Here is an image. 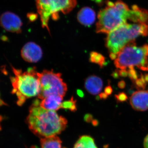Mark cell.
Here are the masks:
<instances>
[{"label": "cell", "instance_id": "5", "mask_svg": "<svg viewBox=\"0 0 148 148\" xmlns=\"http://www.w3.org/2000/svg\"><path fill=\"white\" fill-rule=\"evenodd\" d=\"M148 44L138 47L135 41L130 43L118 53L114 62L117 69H126L127 67L137 66L140 70L147 71Z\"/></svg>", "mask_w": 148, "mask_h": 148}, {"label": "cell", "instance_id": "18", "mask_svg": "<svg viewBox=\"0 0 148 148\" xmlns=\"http://www.w3.org/2000/svg\"><path fill=\"white\" fill-rule=\"evenodd\" d=\"M129 70H128V76L132 80L133 82H135V81L138 79V75L137 72L134 69V67L131 66L130 67Z\"/></svg>", "mask_w": 148, "mask_h": 148}, {"label": "cell", "instance_id": "10", "mask_svg": "<svg viewBox=\"0 0 148 148\" xmlns=\"http://www.w3.org/2000/svg\"><path fill=\"white\" fill-rule=\"evenodd\" d=\"M130 103L135 110L147 111L148 110V91L140 90L133 92L130 98Z\"/></svg>", "mask_w": 148, "mask_h": 148}, {"label": "cell", "instance_id": "16", "mask_svg": "<svg viewBox=\"0 0 148 148\" xmlns=\"http://www.w3.org/2000/svg\"><path fill=\"white\" fill-rule=\"evenodd\" d=\"M89 61L98 64L101 68H103L108 64L106 61V58L103 55L95 51L90 52Z\"/></svg>", "mask_w": 148, "mask_h": 148}, {"label": "cell", "instance_id": "25", "mask_svg": "<svg viewBox=\"0 0 148 148\" xmlns=\"http://www.w3.org/2000/svg\"><path fill=\"white\" fill-rule=\"evenodd\" d=\"M118 86L120 89H124L125 87V82L124 81L121 80L118 83Z\"/></svg>", "mask_w": 148, "mask_h": 148}, {"label": "cell", "instance_id": "28", "mask_svg": "<svg viewBox=\"0 0 148 148\" xmlns=\"http://www.w3.org/2000/svg\"><path fill=\"white\" fill-rule=\"evenodd\" d=\"M109 56H110V58L112 60H114V61L116 59L117 57V54L115 53H113V52H110Z\"/></svg>", "mask_w": 148, "mask_h": 148}, {"label": "cell", "instance_id": "26", "mask_svg": "<svg viewBox=\"0 0 148 148\" xmlns=\"http://www.w3.org/2000/svg\"><path fill=\"white\" fill-rule=\"evenodd\" d=\"M99 98L100 99H103V100H106V99L108 98V95L106 94L105 92H101L99 95Z\"/></svg>", "mask_w": 148, "mask_h": 148}, {"label": "cell", "instance_id": "30", "mask_svg": "<svg viewBox=\"0 0 148 148\" xmlns=\"http://www.w3.org/2000/svg\"><path fill=\"white\" fill-rule=\"evenodd\" d=\"M92 122V124L94 126H97V125H98V124H99V122H98V121L97 120H93Z\"/></svg>", "mask_w": 148, "mask_h": 148}, {"label": "cell", "instance_id": "15", "mask_svg": "<svg viewBox=\"0 0 148 148\" xmlns=\"http://www.w3.org/2000/svg\"><path fill=\"white\" fill-rule=\"evenodd\" d=\"M40 143L41 148H61V141L56 136L42 138Z\"/></svg>", "mask_w": 148, "mask_h": 148}, {"label": "cell", "instance_id": "2", "mask_svg": "<svg viewBox=\"0 0 148 148\" xmlns=\"http://www.w3.org/2000/svg\"><path fill=\"white\" fill-rule=\"evenodd\" d=\"M131 9L121 1H108L98 12L96 24L97 33L109 34L118 27L127 23L131 14Z\"/></svg>", "mask_w": 148, "mask_h": 148}, {"label": "cell", "instance_id": "3", "mask_svg": "<svg viewBox=\"0 0 148 148\" xmlns=\"http://www.w3.org/2000/svg\"><path fill=\"white\" fill-rule=\"evenodd\" d=\"M14 77H10L12 85V92L18 98V106L23 105L27 99L38 95L40 90V84L38 72L36 69L30 68L26 72L12 66Z\"/></svg>", "mask_w": 148, "mask_h": 148}, {"label": "cell", "instance_id": "9", "mask_svg": "<svg viewBox=\"0 0 148 148\" xmlns=\"http://www.w3.org/2000/svg\"><path fill=\"white\" fill-rule=\"evenodd\" d=\"M21 55L24 60L29 63H37L41 59L42 51L39 46L34 42L26 43L22 47Z\"/></svg>", "mask_w": 148, "mask_h": 148}, {"label": "cell", "instance_id": "4", "mask_svg": "<svg viewBox=\"0 0 148 148\" xmlns=\"http://www.w3.org/2000/svg\"><path fill=\"white\" fill-rule=\"evenodd\" d=\"M148 35L147 24L125 23L108 34L106 46L110 52L117 54L125 46L135 41L140 35L147 36Z\"/></svg>", "mask_w": 148, "mask_h": 148}, {"label": "cell", "instance_id": "12", "mask_svg": "<svg viewBox=\"0 0 148 148\" xmlns=\"http://www.w3.org/2000/svg\"><path fill=\"white\" fill-rule=\"evenodd\" d=\"M84 87L90 94L92 95H98L103 88V81L101 78L97 76H90L86 79Z\"/></svg>", "mask_w": 148, "mask_h": 148}, {"label": "cell", "instance_id": "6", "mask_svg": "<svg viewBox=\"0 0 148 148\" xmlns=\"http://www.w3.org/2000/svg\"><path fill=\"white\" fill-rule=\"evenodd\" d=\"M76 0H36L38 13L40 16L42 26L49 32L48 22L49 17L54 20L59 18V12L67 14L77 5Z\"/></svg>", "mask_w": 148, "mask_h": 148}, {"label": "cell", "instance_id": "32", "mask_svg": "<svg viewBox=\"0 0 148 148\" xmlns=\"http://www.w3.org/2000/svg\"><path fill=\"white\" fill-rule=\"evenodd\" d=\"M147 71H148V65L147 66Z\"/></svg>", "mask_w": 148, "mask_h": 148}, {"label": "cell", "instance_id": "20", "mask_svg": "<svg viewBox=\"0 0 148 148\" xmlns=\"http://www.w3.org/2000/svg\"><path fill=\"white\" fill-rule=\"evenodd\" d=\"M134 82L135 84V87L139 90L141 89L144 90L146 88V86H147V84L144 83L141 78L138 79L136 80Z\"/></svg>", "mask_w": 148, "mask_h": 148}, {"label": "cell", "instance_id": "22", "mask_svg": "<svg viewBox=\"0 0 148 148\" xmlns=\"http://www.w3.org/2000/svg\"><path fill=\"white\" fill-rule=\"evenodd\" d=\"M27 16H28L30 21H33L36 19L38 16L36 14L31 13L28 14H27Z\"/></svg>", "mask_w": 148, "mask_h": 148}, {"label": "cell", "instance_id": "7", "mask_svg": "<svg viewBox=\"0 0 148 148\" xmlns=\"http://www.w3.org/2000/svg\"><path fill=\"white\" fill-rule=\"evenodd\" d=\"M38 75L40 84L39 99L43 100L51 95L65 96L67 86L61 78V73H54L53 70H44L41 73L38 72Z\"/></svg>", "mask_w": 148, "mask_h": 148}, {"label": "cell", "instance_id": "14", "mask_svg": "<svg viewBox=\"0 0 148 148\" xmlns=\"http://www.w3.org/2000/svg\"><path fill=\"white\" fill-rule=\"evenodd\" d=\"M73 148H98L94 139L88 135L81 136L75 144Z\"/></svg>", "mask_w": 148, "mask_h": 148}, {"label": "cell", "instance_id": "24", "mask_svg": "<svg viewBox=\"0 0 148 148\" xmlns=\"http://www.w3.org/2000/svg\"><path fill=\"white\" fill-rule=\"evenodd\" d=\"M111 76L115 79H117L119 78V70H116L114 71L111 74Z\"/></svg>", "mask_w": 148, "mask_h": 148}, {"label": "cell", "instance_id": "11", "mask_svg": "<svg viewBox=\"0 0 148 148\" xmlns=\"http://www.w3.org/2000/svg\"><path fill=\"white\" fill-rule=\"evenodd\" d=\"M77 18L81 24L86 27H89L95 22L96 14L92 8L85 7L78 12Z\"/></svg>", "mask_w": 148, "mask_h": 148}, {"label": "cell", "instance_id": "8", "mask_svg": "<svg viewBox=\"0 0 148 148\" xmlns=\"http://www.w3.org/2000/svg\"><path fill=\"white\" fill-rule=\"evenodd\" d=\"M0 22L1 27L8 32L20 34L22 22L18 15L11 12H6L1 15Z\"/></svg>", "mask_w": 148, "mask_h": 148}, {"label": "cell", "instance_id": "29", "mask_svg": "<svg viewBox=\"0 0 148 148\" xmlns=\"http://www.w3.org/2000/svg\"><path fill=\"white\" fill-rule=\"evenodd\" d=\"M144 147L145 148H148V134L144 139Z\"/></svg>", "mask_w": 148, "mask_h": 148}, {"label": "cell", "instance_id": "21", "mask_svg": "<svg viewBox=\"0 0 148 148\" xmlns=\"http://www.w3.org/2000/svg\"><path fill=\"white\" fill-rule=\"evenodd\" d=\"M119 76L125 77L128 76V71L125 69H121L119 70Z\"/></svg>", "mask_w": 148, "mask_h": 148}, {"label": "cell", "instance_id": "19", "mask_svg": "<svg viewBox=\"0 0 148 148\" xmlns=\"http://www.w3.org/2000/svg\"><path fill=\"white\" fill-rule=\"evenodd\" d=\"M115 98L117 102L118 103H122L125 102L128 99L127 95L124 92H121L117 95H115Z\"/></svg>", "mask_w": 148, "mask_h": 148}, {"label": "cell", "instance_id": "17", "mask_svg": "<svg viewBox=\"0 0 148 148\" xmlns=\"http://www.w3.org/2000/svg\"><path fill=\"white\" fill-rule=\"evenodd\" d=\"M61 108L69 109L71 111L75 110L76 109V101H74L73 98L72 97L71 99L69 101H65L62 103Z\"/></svg>", "mask_w": 148, "mask_h": 148}, {"label": "cell", "instance_id": "23", "mask_svg": "<svg viewBox=\"0 0 148 148\" xmlns=\"http://www.w3.org/2000/svg\"><path fill=\"white\" fill-rule=\"evenodd\" d=\"M104 91L107 95H110L112 93L113 89L110 86H107V87L105 88Z\"/></svg>", "mask_w": 148, "mask_h": 148}, {"label": "cell", "instance_id": "13", "mask_svg": "<svg viewBox=\"0 0 148 148\" xmlns=\"http://www.w3.org/2000/svg\"><path fill=\"white\" fill-rule=\"evenodd\" d=\"M63 97L57 95H51L43 99L40 106L48 110L56 111L61 108Z\"/></svg>", "mask_w": 148, "mask_h": 148}, {"label": "cell", "instance_id": "27", "mask_svg": "<svg viewBox=\"0 0 148 148\" xmlns=\"http://www.w3.org/2000/svg\"><path fill=\"white\" fill-rule=\"evenodd\" d=\"M85 119L86 121L90 122L92 121V116L91 115L88 114L86 115L85 117Z\"/></svg>", "mask_w": 148, "mask_h": 148}, {"label": "cell", "instance_id": "31", "mask_svg": "<svg viewBox=\"0 0 148 148\" xmlns=\"http://www.w3.org/2000/svg\"><path fill=\"white\" fill-rule=\"evenodd\" d=\"M145 80L146 82L148 83V74H145Z\"/></svg>", "mask_w": 148, "mask_h": 148}, {"label": "cell", "instance_id": "1", "mask_svg": "<svg viewBox=\"0 0 148 148\" xmlns=\"http://www.w3.org/2000/svg\"><path fill=\"white\" fill-rule=\"evenodd\" d=\"M38 99L34 102L29 110L27 123L35 135L42 138L56 136L66 128L67 121L56 111L48 110L40 106Z\"/></svg>", "mask_w": 148, "mask_h": 148}]
</instances>
